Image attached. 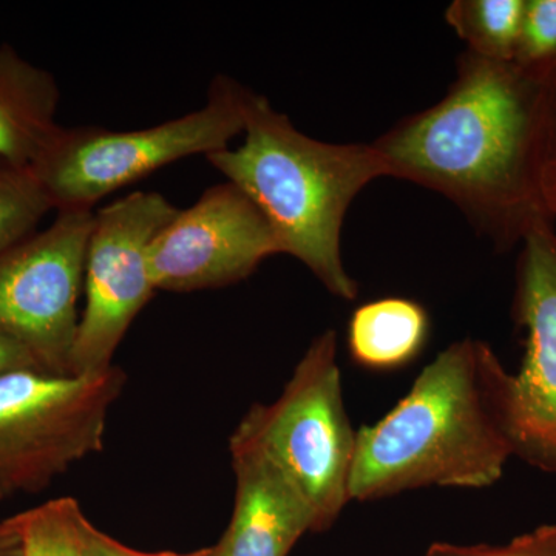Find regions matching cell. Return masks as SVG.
<instances>
[{"label":"cell","instance_id":"12","mask_svg":"<svg viewBox=\"0 0 556 556\" xmlns=\"http://www.w3.org/2000/svg\"><path fill=\"white\" fill-rule=\"evenodd\" d=\"M61 91L47 70L0 47V161L31 169L58 131Z\"/></svg>","mask_w":556,"mask_h":556},{"label":"cell","instance_id":"8","mask_svg":"<svg viewBox=\"0 0 556 556\" xmlns=\"http://www.w3.org/2000/svg\"><path fill=\"white\" fill-rule=\"evenodd\" d=\"M178 211L159 192L129 193L94 211L84 269L86 306L73 346L72 375L113 367L130 325L159 291L150 247Z\"/></svg>","mask_w":556,"mask_h":556},{"label":"cell","instance_id":"16","mask_svg":"<svg viewBox=\"0 0 556 556\" xmlns=\"http://www.w3.org/2000/svg\"><path fill=\"white\" fill-rule=\"evenodd\" d=\"M50 211L33 170L0 161V254L33 236Z\"/></svg>","mask_w":556,"mask_h":556},{"label":"cell","instance_id":"22","mask_svg":"<svg viewBox=\"0 0 556 556\" xmlns=\"http://www.w3.org/2000/svg\"><path fill=\"white\" fill-rule=\"evenodd\" d=\"M0 556H24V541L13 517L0 521Z\"/></svg>","mask_w":556,"mask_h":556},{"label":"cell","instance_id":"4","mask_svg":"<svg viewBox=\"0 0 556 556\" xmlns=\"http://www.w3.org/2000/svg\"><path fill=\"white\" fill-rule=\"evenodd\" d=\"M249 90L218 76L206 102L178 118L137 130L61 127L31 167L53 211L90 208L179 160L211 155L243 135Z\"/></svg>","mask_w":556,"mask_h":556},{"label":"cell","instance_id":"18","mask_svg":"<svg viewBox=\"0 0 556 556\" xmlns=\"http://www.w3.org/2000/svg\"><path fill=\"white\" fill-rule=\"evenodd\" d=\"M556 58V0H526L514 64L540 73Z\"/></svg>","mask_w":556,"mask_h":556},{"label":"cell","instance_id":"11","mask_svg":"<svg viewBox=\"0 0 556 556\" xmlns=\"http://www.w3.org/2000/svg\"><path fill=\"white\" fill-rule=\"evenodd\" d=\"M229 450L236 500L228 529L215 544L217 556H288L300 538L316 530L313 511L257 445L232 433Z\"/></svg>","mask_w":556,"mask_h":556},{"label":"cell","instance_id":"14","mask_svg":"<svg viewBox=\"0 0 556 556\" xmlns=\"http://www.w3.org/2000/svg\"><path fill=\"white\" fill-rule=\"evenodd\" d=\"M526 0H455L445 22L468 51L497 62H514Z\"/></svg>","mask_w":556,"mask_h":556},{"label":"cell","instance_id":"10","mask_svg":"<svg viewBox=\"0 0 556 556\" xmlns=\"http://www.w3.org/2000/svg\"><path fill=\"white\" fill-rule=\"evenodd\" d=\"M514 318L525 331V357L510 372L514 456L556 477V229L540 226L522 241Z\"/></svg>","mask_w":556,"mask_h":556},{"label":"cell","instance_id":"3","mask_svg":"<svg viewBox=\"0 0 556 556\" xmlns=\"http://www.w3.org/2000/svg\"><path fill=\"white\" fill-rule=\"evenodd\" d=\"M243 137L239 148L211 153L207 163L258 207L281 254L303 263L329 294L356 299L340 241L351 203L369 182L388 177L379 150L372 142L311 138L251 90Z\"/></svg>","mask_w":556,"mask_h":556},{"label":"cell","instance_id":"23","mask_svg":"<svg viewBox=\"0 0 556 556\" xmlns=\"http://www.w3.org/2000/svg\"><path fill=\"white\" fill-rule=\"evenodd\" d=\"M200 556H217V548L215 546L201 548Z\"/></svg>","mask_w":556,"mask_h":556},{"label":"cell","instance_id":"13","mask_svg":"<svg viewBox=\"0 0 556 556\" xmlns=\"http://www.w3.org/2000/svg\"><path fill=\"white\" fill-rule=\"evenodd\" d=\"M430 328L427 309L415 300H372L358 306L348 321V350L362 368H404L422 353Z\"/></svg>","mask_w":556,"mask_h":556},{"label":"cell","instance_id":"7","mask_svg":"<svg viewBox=\"0 0 556 556\" xmlns=\"http://www.w3.org/2000/svg\"><path fill=\"white\" fill-rule=\"evenodd\" d=\"M94 211L58 212L49 228L0 254V332L47 375L73 376L87 248Z\"/></svg>","mask_w":556,"mask_h":556},{"label":"cell","instance_id":"15","mask_svg":"<svg viewBox=\"0 0 556 556\" xmlns=\"http://www.w3.org/2000/svg\"><path fill=\"white\" fill-rule=\"evenodd\" d=\"M13 519L24 541V556H83L86 514L75 497L47 501Z\"/></svg>","mask_w":556,"mask_h":556},{"label":"cell","instance_id":"2","mask_svg":"<svg viewBox=\"0 0 556 556\" xmlns=\"http://www.w3.org/2000/svg\"><path fill=\"white\" fill-rule=\"evenodd\" d=\"M508 387L510 372L489 343L445 348L382 419L357 430L351 501L495 484L514 457Z\"/></svg>","mask_w":556,"mask_h":556},{"label":"cell","instance_id":"6","mask_svg":"<svg viewBox=\"0 0 556 556\" xmlns=\"http://www.w3.org/2000/svg\"><path fill=\"white\" fill-rule=\"evenodd\" d=\"M126 386L118 367L53 376L0 375V503L36 495L70 467L104 448L112 405Z\"/></svg>","mask_w":556,"mask_h":556},{"label":"cell","instance_id":"19","mask_svg":"<svg viewBox=\"0 0 556 556\" xmlns=\"http://www.w3.org/2000/svg\"><path fill=\"white\" fill-rule=\"evenodd\" d=\"M424 556H556V525L538 527L532 532L514 538L504 546L434 543Z\"/></svg>","mask_w":556,"mask_h":556},{"label":"cell","instance_id":"5","mask_svg":"<svg viewBox=\"0 0 556 556\" xmlns=\"http://www.w3.org/2000/svg\"><path fill=\"white\" fill-rule=\"evenodd\" d=\"M233 433L283 471L313 511L314 532L331 529L351 503L357 444L343 399L338 332L318 334L283 393L273 404L252 405Z\"/></svg>","mask_w":556,"mask_h":556},{"label":"cell","instance_id":"9","mask_svg":"<svg viewBox=\"0 0 556 556\" xmlns=\"http://www.w3.org/2000/svg\"><path fill=\"white\" fill-rule=\"evenodd\" d=\"M281 254L273 229L232 182L204 190L164 226L150 247L159 291L193 292L247 280L265 260Z\"/></svg>","mask_w":556,"mask_h":556},{"label":"cell","instance_id":"20","mask_svg":"<svg viewBox=\"0 0 556 556\" xmlns=\"http://www.w3.org/2000/svg\"><path fill=\"white\" fill-rule=\"evenodd\" d=\"M200 551L189 554L178 552H141L119 543L98 529L89 518L83 522V556H200Z\"/></svg>","mask_w":556,"mask_h":556},{"label":"cell","instance_id":"17","mask_svg":"<svg viewBox=\"0 0 556 556\" xmlns=\"http://www.w3.org/2000/svg\"><path fill=\"white\" fill-rule=\"evenodd\" d=\"M535 167L541 199L556 219V58L540 72Z\"/></svg>","mask_w":556,"mask_h":556},{"label":"cell","instance_id":"21","mask_svg":"<svg viewBox=\"0 0 556 556\" xmlns=\"http://www.w3.org/2000/svg\"><path fill=\"white\" fill-rule=\"evenodd\" d=\"M14 369H38V371H42L38 362L24 346L0 332V375L14 371Z\"/></svg>","mask_w":556,"mask_h":556},{"label":"cell","instance_id":"1","mask_svg":"<svg viewBox=\"0 0 556 556\" xmlns=\"http://www.w3.org/2000/svg\"><path fill=\"white\" fill-rule=\"evenodd\" d=\"M538 102L540 73L467 50L447 94L372 144L388 177L445 197L496 249L510 251L555 223L538 188Z\"/></svg>","mask_w":556,"mask_h":556}]
</instances>
